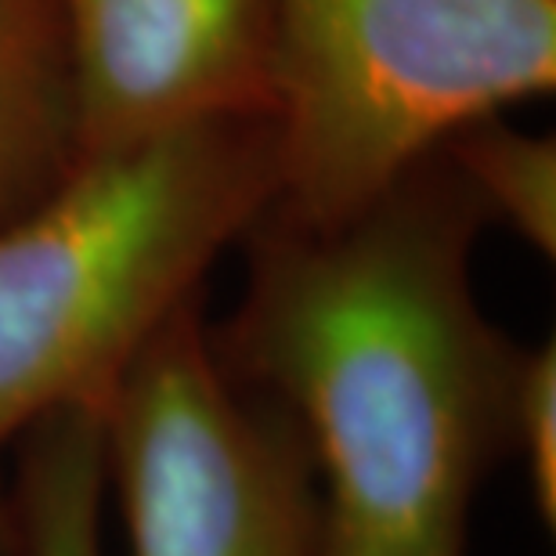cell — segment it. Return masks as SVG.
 <instances>
[{"instance_id":"6da1fadb","label":"cell","mask_w":556,"mask_h":556,"mask_svg":"<svg viewBox=\"0 0 556 556\" xmlns=\"http://www.w3.org/2000/svg\"><path fill=\"white\" fill-rule=\"evenodd\" d=\"M484 225L433 152L351 214L268 206L242 239L247 286L214 340L304 441L321 556H470L520 354L473 296Z\"/></svg>"},{"instance_id":"7a4b0ae2","label":"cell","mask_w":556,"mask_h":556,"mask_svg":"<svg viewBox=\"0 0 556 556\" xmlns=\"http://www.w3.org/2000/svg\"><path fill=\"white\" fill-rule=\"evenodd\" d=\"M278 192L271 116H220L84 155L0 225V452L102 408Z\"/></svg>"},{"instance_id":"8992f818","label":"cell","mask_w":556,"mask_h":556,"mask_svg":"<svg viewBox=\"0 0 556 556\" xmlns=\"http://www.w3.org/2000/svg\"><path fill=\"white\" fill-rule=\"evenodd\" d=\"M76 163L73 80L59 0H0V225Z\"/></svg>"},{"instance_id":"9c48e42d","label":"cell","mask_w":556,"mask_h":556,"mask_svg":"<svg viewBox=\"0 0 556 556\" xmlns=\"http://www.w3.org/2000/svg\"><path fill=\"white\" fill-rule=\"evenodd\" d=\"M506 455L525 470L539 525L556 528V348H520L506 408Z\"/></svg>"},{"instance_id":"30bf717a","label":"cell","mask_w":556,"mask_h":556,"mask_svg":"<svg viewBox=\"0 0 556 556\" xmlns=\"http://www.w3.org/2000/svg\"><path fill=\"white\" fill-rule=\"evenodd\" d=\"M0 556H15V520H11V498L4 481H0Z\"/></svg>"},{"instance_id":"52a82bcc","label":"cell","mask_w":556,"mask_h":556,"mask_svg":"<svg viewBox=\"0 0 556 556\" xmlns=\"http://www.w3.org/2000/svg\"><path fill=\"white\" fill-rule=\"evenodd\" d=\"M15 556H105V455L98 408H65L18 438L8 488Z\"/></svg>"},{"instance_id":"5b68a950","label":"cell","mask_w":556,"mask_h":556,"mask_svg":"<svg viewBox=\"0 0 556 556\" xmlns=\"http://www.w3.org/2000/svg\"><path fill=\"white\" fill-rule=\"evenodd\" d=\"M76 160L220 116H271V0H59Z\"/></svg>"},{"instance_id":"ba28073f","label":"cell","mask_w":556,"mask_h":556,"mask_svg":"<svg viewBox=\"0 0 556 556\" xmlns=\"http://www.w3.org/2000/svg\"><path fill=\"white\" fill-rule=\"evenodd\" d=\"M481 203L488 225H506L539 257H556V141L484 116L438 149Z\"/></svg>"},{"instance_id":"277c9868","label":"cell","mask_w":556,"mask_h":556,"mask_svg":"<svg viewBox=\"0 0 556 556\" xmlns=\"http://www.w3.org/2000/svg\"><path fill=\"white\" fill-rule=\"evenodd\" d=\"M98 416L127 556H321L304 441L225 365L203 296L166 318Z\"/></svg>"},{"instance_id":"3957f363","label":"cell","mask_w":556,"mask_h":556,"mask_svg":"<svg viewBox=\"0 0 556 556\" xmlns=\"http://www.w3.org/2000/svg\"><path fill=\"white\" fill-rule=\"evenodd\" d=\"M271 210L296 220L351 214L556 84V0H271Z\"/></svg>"}]
</instances>
